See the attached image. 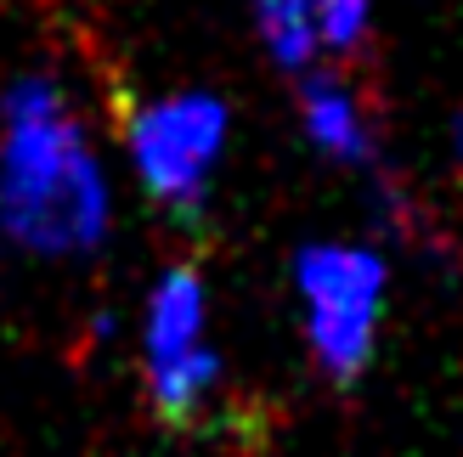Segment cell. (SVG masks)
I'll list each match as a JSON object with an SVG mask.
<instances>
[{"label":"cell","instance_id":"2","mask_svg":"<svg viewBox=\"0 0 463 457\" xmlns=\"http://www.w3.org/2000/svg\"><path fill=\"white\" fill-rule=\"evenodd\" d=\"M299 294H306L317 361L339 384H351L373 356V328H379V300H384L379 255L317 243L299 255Z\"/></svg>","mask_w":463,"mask_h":457},{"label":"cell","instance_id":"8","mask_svg":"<svg viewBox=\"0 0 463 457\" xmlns=\"http://www.w3.org/2000/svg\"><path fill=\"white\" fill-rule=\"evenodd\" d=\"M458 158H463V119H458Z\"/></svg>","mask_w":463,"mask_h":457},{"label":"cell","instance_id":"5","mask_svg":"<svg viewBox=\"0 0 463 457\" xmlns=\"http://www.w3.org/2000/svg\"><path fill=\"white\" fill-rule=\"evenodd\" d=\"M306 125H311V135H317L322 153L345 158V164L367 158L362 107H356V97H351L339 79H328V74H311V79H306Z\"/></svg>","mask_w":463,"mask_h":457},{"label":"cell","instance_id":"4","mask_svg":"<svg viewBox=\"0 0 463 457\" xmlns=\"http://www.w3.org/2000/svg\"><path fill=\"white\" fill-rule=\"evenodd\" d=\"M226 142V107L215 97H170L136 113L130 125V153L142 164V181L158 203L193 210L203 198L215 158Z\"/></svg>","mask_w":463,"mask_h":457},{"label":"cell","instance_id":"7","mask_svg":"<svg viewBox=\"0 0 463 457\" xmlns=\"http://www.w3.org/2000/svg\"><path fill=\"white\" fill-rule=\"evenodd\" d=\"M306 17L334 57H356L367 45V0H306Z\"/></svg>","mask_w":463,"mask_h":457},{"label":"cell","instance_id":"3","mask_svg":"<svg viewBox=\"0 0 463 457\" xmlns=\"http://www.w3.org/2000/svg\"><path fill=\"white\" fill-rule=\"evenodd\" d=\"M210 384L215 350L203 345V283L193 266H175L147 311V401L158 424L187 429Z\"/></svg>","mask_w":463,"mask_h":457},{"label":"cell","instance_id":"6","mask_svg":"<svg viewBox=\"0 0 463 457\" xmlns=\"http://www.w3.org/2000/svg\"><path fill=\"white\" fill-rule=\"evenodd\" d=\"M254 12H260V29H266V45H271L277 62H288V68L311 62L317 34H311L306 0H254Z\"/></svg>","mask_w":463,"mask_h":457},{"label":"cell","instance_id":"1","mask_svg":"<svg viewBox=\"0 0 463 457\" xmlns=\"http://www.w3.org/2000/svg\"><path fill=\"white\" fill-rule=\"evenodd\" d=\"M0 226L40 255H80L108 226L102 170L45 79H17L0 107Z\"/></svg>","mask_w":463,"mask_h":457}]
</instances>
